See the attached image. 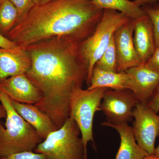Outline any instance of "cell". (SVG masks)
<instances>
[{"label": "cell", "instance_id": "1", "mask_svg": "<svg viewBox=\"0 0 159 159\" xmlns=\"http://www.w3.org/2000/svg\"><path fill=\"white\" fill-rule=\"evenodd\" d=\"M80 43L67 37H54L24 49L31 57L26 74L39 89L43 98L34 104L59 129L70 117L71 97L86 81L88 70L79 51Z\"/></svg>", "mask_w": 159, "mask_h": 159}, {"label": "cell", "instance_id": "2", "mask_svg": "<svg viewBox=\"0 0 159 159\" xmlns=\"http://www.w3.org/2000/svg\"><path fill=\"white\" fill-rule=\"evenodd\" d=\"M103 12L92 0H52L35 5L6 36L22 49L54 37L80 43L93 34Z\"/></svg>", "mask_w": 159, "mask_h": 159}, {"label": "cell", "instance_id": "3", "mask_svg": "<svg viewBox=\"0 0 159 159\" xmlns=\"http://www.w3.org/2000/svg\"><path fill=\"white\" fill-rule=\"evenodd\" d=\"M0 102L6 109V128L0 123V158L33 151L43 139L16 111L9 97L0 90Z\"/></svg>", "mask_w": 159, "mask_h": 159}, {"label": "cell", "instance_id": "4", "mask_svg": "<svg viewBox=\"0 0 159 159\" xmlns=\"http://www.w3.org/2000/svg\"><path fill=\"white\" fill-rule=\"evenodd\" d=\"M129 19L119 11L104 9L102 18L93 34L80 43L79 53L88 70L86 81L88 87L90 84L95 64L108 47L115 31Z\"/></svg>", "mask_w": 159, "mask_h": 159}, {"label": "cell", "instance_id": "5", "mask_svg": "<svg viewBox=\"0 0 159 159\" xmlns=\"http://www.w3.org/2000/svg\"><path fill=\"white\" fill-rule=\"evenodd\" d=\"M80 131L69 117L64 125L49 134L34 152L44 155L46 159H86Z\"/></svg>", "mask_w": 159, "mask_h": 159}, {"label": "cell", "instance_id": "6", "mask_svg": "<svg viewBox=\"0 0 159 159\" xmlns=\"http://www.w3.org/2000/svg\"><path fill=\"white\" fill-rule=\"evenodd\" d=\"M107 88L93 90H77L71 98L70 117L77 124L82 139L86 159L87 157V145L89 142L94 144L93 123L95 114L101 111L100 105L104 92Z\"/></svg>", "mask_w": 159, "mask_h": 159}, {"label": "cell", "instance_id": "7", "mask_svg": "<svg viewBox=\"0 0 159 159\" xmlns=\"http://www.w3.org/2000/svg\"><path fill=\"white\" fill-rule=\"evenodd\" d=\"M139 100L128 89H107L103 94L100 109L111 124L128 123L132 120L133 111Z\"/></svg>", "mask_w": 159, "mask_h": 159}, {"label": "cell", "instance_id": "8", "mask_svg": "<svg viewBox=\"0 0 159 159\" xmlns=\"http://www.w3.org/2000/svg\"><path fill=\"white\" fill-rule=\"evenodd\" d=\"M133 129L136 141L149 155L154 154L155 143L159 135V115L148 106L139 102L134 109Z\"/></svg>", "mask_w": 159, "mask_h": 159}, {"label": "cell", "instance_id": "9", "mask_svg": "<svg viewBox=\"0 0 159 159\" xmlns=\"http://www.w3.org/2000/svg\"><path fill=\"white\" fill-rule=\"evenodd\" d=\"M125 72L126 89L133 93L139 102L148 104L159 84V71L144 63Z\"/></svg>", "mask_w": 159, "mask_h": 159}, {"label": "cell", "instance_id": "10", "mask_svg": "<svg viewBox=\"0 0 159 159\" xmlns=\"http://www.w3.org/2000/svg\"><path fill=\"white\" fill-rule=\"evenodd\" d=\"M135 19H129L114 33L117 72H123L141 64L135 48L133 35Z\"/></svg>", "mask_w": 159, "mask_h": 159}, {"label": "cell", "instance_id": "11", "mask_svg": "<svg viewBox=\"0 0 159 159\" xmlns=\"http://www.w3.org/2000/svg\"><path fill=\"white\" fill-rule=\"evenodd\" d=\"M0 90L11 101L28 104H37L43 96L26 74L8 77L0 81Z\"/></svg>", "mask_w": 159, "mask_h": 159}, {"label": "cell", "instance_id": "12", "mask_svg": "<svg viewBox=\"0 0 159 159\" xmlns=\"http://www.w3.org/2000/svg\"><path fill=\"white\" fill-rule=\"evenodd\" d=\"M133 40L141 63H145L156 49L153 25L145 13L135 19Z\"/></svg>", "mask_w": 159, "mask_h": 159}, {"label": "cell", "instance_id": "13", "mask_svg": "<svg viewBox=\"0 0 159 159\" xmlns=\"http://www.w3.org/2000/svg\"><path fill=\"white\" fill-rule=\"evenodd\" d=\"M31 65V57L25 49L0 48V81L12 76L26 74Z\"/></svg>", "mask_w": 159, "mask_h": 159}, {"label": "cell", "instance_id": "14", "mask_svg": "<svg viewBox=\"0 0 159 159\" xmlns=\"http://www.w3.org/2000/svg\"><path fill=\"white\" fill-rule=\"evenodd\" d=\"M101 125L114 128L119 134L120 144L116 159H143L149 155L138 145L132 127L128 123L113 124L106 121Z\"/></svg>", "mask_w": 159, "mask_h": 159}, {"label": "cell", "instance_id": "15", "mask_svg": "<svg viewBox=\"0 0 159 159\" xmlns=\"http://www.w3.org/2000/svg\"><path fill=\"white\" fill-rule=\"evenodd\" d=\"M16 111L36 131L43 139L58 129L48 115L33 104L11 101Z\"/></svg>", "mask_w": 159, "mask_h": 159}, {"label": "cell", "instance_id": "16", "mask_svg": "<svg viewBox=\"0 0 159 159\" xmlns=\"http://www.w3.org/2000/svg\"><path fill=\"white\" fill-rule=\"evenodd\" d=\"M127 79V75L125 72H109L94 66L90 84L87 89L93 90L107 88L113 90L126 89Z\"/></svg>", "mask_w": 159, "mask_h": 159}, {"label": "cell", "instance_id": "17", "mask_svg": "<svg viewBox=\"0 0 159 159\" xmlns=\"http://www.w3.org/2000/svg\"><path fill=\"white\" fill-rule=\"evenodd\" d=\"M100 9L115 10L131 19H137L145 14L141 6L129 0H92Z\"/></svg>", "mask_w": 159, "mask_h": 159}, {"label": "cell", "instance_id": "18", "mask_svg": "<svg viewBox=\"0 0 159 159\" xmlns=\"http://www.w3.org/2000/svg\"><path fill=\"white\" fill-rule=\"evenodd\" d=\"M18 20L17 9L9 0H5L0 6V33L6 36Z\"/></svg>", "mask_w": 159, "mask_h": 159}, {"label": "cell", "instance_id": "19", "mask_svg": "<svg viewBox=\"0 0 159 159\" xmlns=\"http://www.w3.org/2000/svg\"><path fill=\"white\" fill-rule=\"evenodd\" d=\"M95 66L104 71L118 72L116 54L114 35L111 40L108 47L101 57L97 61Z\"/></svg>", "mask_w": 159, "mask_h": 159}, {"label": "cell", "instance_id": "20", "mask_svg": "<svg viewBox=\"0 0 159 159\" xmlns=\"http://www.w3.org/2000/svg\"><path fill=\"white\" fill-rule=\"evenodd\" d=\"M153 26L156 48L159 47V4L145 5L142 7Z\"/></svg>", "mask_w": 159, "mask_h": 159}, {"label": "cell", "instance_id": "21", "mask_svg": "<svg viewBox=\"0 0 159 159\" xmlns=\"http://www.w3.org/2000/svg\"><path fill=\"white\" fill-rule=\"evenodd\" d=\"M16 7L19 15V20L25 16L34 6V0H9Z\"/></svg>", "mask_w": 159, "mask_h": 159}, {"label": "cell", "instance_id": "22", "mask_svg": "<svg viewBox=\"0 0 159 159\" xmlns=\"http://www.w3.org/2000/svg\"><path fill=\"white\" fill-rule=\"evenodd\" d=\"M3 159H46L44 155L33 151H25L13 154Z\"/></svg>", "mask_w": 159, "mask_h": 159}, {"label": "cell", "instance_id": "23", "mask_svg": "<svg viewBox=\"0 0 159 159\" xmlns=\"http://www.w3.org/2000/svg\"><path fill=\"white\" fill-rule=\"evenodd\" d=\"M148 106L158 114L159 112V84L148 103Z\"/></svg>", "mask_w": 159, "mask_h": 159}, {"label": "cell", "instance_id": "24", "mask_svg": "<svg viewBox=\"0 0 159 159\" xmlns=\"http://www.w3.org/2000/svg\"><path fill=\"white\" fill-rule=\"evenodd\" d=\"M145 63L154 70L159 71V47L156 49L152 56Z\"/></svg>", "mask_w": 159, "mask_h": 159}, {"label": "cell", "instance_id": "25", "mask_svg": "<svg viewBox=\"0 0 159 159\" xmlns=\"http://www.w3.org/2000/svg\"><path fill=\"white\" fill-rule=\"evenodd\" d=\"M0 48L13 49L19 48L17 45L6 36L0 33Z\"/></svg>", "mask_w": 159, "mask_h": 159}, {"label": "cell", "instance_id": "26", "mask_svg": "<svg viewBox=\"0 0 159 159\" xmlns=\"http://www.w3.org/2000/svg\"><path fill=\"white\" fill-rule=\"evenodd\" d=\"M134 2L139 6L145 5H153L157 3L156 0H135Z\"/></svg>", "mask_w": 159, "mask_h": 159}, {"label": "cell", "instance_id": "27", "mask_svg": "<svg viewBox=\"0 0 159 159\" xmlns=\"http://www.w3.org/2000/svg\"><path fill=\"white\" fill-rule=\"evenodd\" d=\"M7 116V113L6 109L2 103H0V120L3 118H6Z\"/></svg>", "mask_w": 159, "mask_h": 159}, {"label": "cell", "instance_id": "28", "mask_svg": "<svg viewBox=\"0 0 159 159\" xmlns=\"http://www.w3.org/2000/svg\"><path fill=\"white\" fill-rule=\"evenodd\" d=\"M143 159H159V157L153 155H148L145 157Z\"/></svg>", "mask_w": 159, "mask_h": 159}, {"label": "cell", "instance_id": "29", "mask_svg": "<svg viewBox=\"0 0 159 159\" xmlns=\"http://www.w3.org/2000/svg\"><path fill=\"white\" fill-rule=\"evenodd\" d=\"M154 155L159 157V145L155 149Z\"/></svg>", "mask_w": 159, "mask_h": 159}, {"label": "cell", "instance_id": "30", "mask_svg": "<svg viewBox=\"0 0 159 159\" xmlns=\"http://www.w3.org/2000/svg\"><path fill=\"white\" fill-rule=\"evenodd\" d=\"M51 1H52V0H41L39 4H45V3Z\"/></svg>", "mask_w": 159, "mask_h": 159}, {"label": "cell", "instance_id": "31", "mask_svg": "<svg viewBox=\"0 0 159 159\" xmlns=\"http://www.w3.org/2000/svg\"><path fill=\"white\" fill-rule=\"evenodd\" d=\"M34 1L35 5H37L40 4L41 1V0H34Z\"/></svg>", "mask_w": 159, "mask_h": 159}, {"label": "cell", "instance_id": "32", "mask_svg": "<svg viewBox=\"0 0 159 159\" xmlns=\"http://www.w3.org/2000/svg\"><path fill=\"white\" fill-rule=\"evenodd\" d=\"M5 1V0H0V6H1V5H2V4L4 2V1Z\"/></svg>", "mask_w": 159, "mask_h": 159}, {"label": "cell", "instance_id": "33", "mask_svg": "<svg viewBox=\"0 0 159 159\" xmlns=\"http://www.w3.org/2000/svg\"><path fill=\"white\" fill-rule=\"evenodd\" d=\"M156 1L157 2V1H159V0H156Z\"/></svg>", "mask_w": 159, "mask_h": 159}]
</instances>
